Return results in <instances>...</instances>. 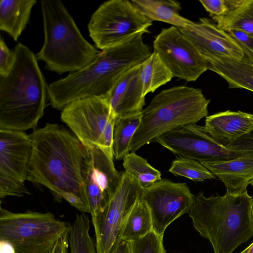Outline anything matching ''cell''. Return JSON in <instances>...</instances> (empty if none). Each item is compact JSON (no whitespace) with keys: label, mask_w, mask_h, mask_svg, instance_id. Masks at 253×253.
<instances>
[{"label":"cell","mask_w":253,"mask_h":253,"mask_svg":"<svg viewBox=\"0 0 253 253\" xmlns=\"http://www.w3.org/2000/svg\"><path fill=\"white\" fill-rule=\"evenodd\" d=\"M201 164L224 184L228 194L240 195L253 183V153L230 160Z\"/></svg>","instance_id":"obj_18"},{"label":"cell","mask_w":253,"mask_h":253,"mask_svg":"<svg viewBox=\"0 0 253 253\" xmlns=\"http://www.w3.org/2000/svg\"><path fill=\"white\" fill-rule=\"evenodd\" d=\"M132 66L130 54L122 46L102 50L88 65L48 85L50 103L59 110L81 99L107 98L117 81Z\"/></svg>","instance_id":"obj_6"},{"label":"cell","mask_w":253,"mask_h":253,"mask_svg":"<svg viewBox=\"0 0 253 253\" xmlns=\"http://www.w3.org/2000/svg\"><path fill=\"white\" fill-rule=\"evenodd\" d=\"M143 187L133 175L123 172L119 184L93 226L97 253H111L122 241V232Z\"/></svg>","instance_id":"obj_11"},{"label":"cell","mask_w":253,"mask_h":253,"mask_svg":"<svg viewBox=\"0 0 253 253\" xmlns=\"http://www.w3.org/2000/svg\"><path fill=\"white\" fill-rule=\"evenodd\" d=\"M116 118L107 99L100 97L74 101L61 113L62 121L84 146H96L113 155Z\"/></svg>","instance_id":"obj_10"},{"label":"cell","mask_w":253,"mask_h":253,"mask_svg":"<svg viewBox=\"0 0 253 253\" xmlns=\"http://www.w3.org/2000/svg\"><path fill=\"white\" fill-rule=\"evenodd\" d=\"M140 199L149 210L153 230L164 236L170 223L189 212L195 196L185 183H175L164 179L143 188Z\"/></svg>","instance_id":"obj_14"},{"label":"cell","mask_w":253,"mask_h":253,"mask_svg":"<svg viewBox=\"0 0 253 253\" xmlns=\"http://www.w3.org/2000/svg\"><path fill=\"white\" fill-rule=\"evenodd\" d=\"M169 171L176 176L186 177L194 181L215 178V175L200 162L179 157L172 161Z\"/></svg>","instance_id":"obj_29"},{"label":"cell","mask_w":253,"mask_h":253,"mask_svg":"<svg viewBox=\"0 0 253 253\" xmlns=\"http://www.w3.org/2000/svg\"><path fill=\"white\" fill-rule=\"evenodd\" d=\"M141 64L125 72L106 98L116 117L134 115L143 111L145 96L140 76Z\"/></svg>","instance_id":"obj_17"},{"label":"cell","mask_w":253,"mask_h":253,"mask_svg":"<svg viewBox=\"0 0 253 253\" xmlns=\"http://www.w3.org/2000/svg\"><path fill=\"white\" fill-rule=\"evenodd\" d=\"M13 51L12 68L0 77V129L25 131L44 115L47 85L33 51L21 43Z\"/></svg>","instance_id":"obj_2"},{"label":"cell","mask_w":253,"mask_h":253,"mask_svg":"<svg viewBox=\"0 0 253 253\" xmlns=\"http://www.w3.org/2000/svg\"><path fill=\"white\" fill-rule=\"evenodd\" d=\"M153 48L173 78L195 81L209 70L208 62L179 28L163 29L153 42Z\"/></svg>","instance_id":"obj_13"},{"label":"cell","mask_w":253,"mask_h":253,"mask_svg":"<svg viewBox=\"0 0 253 253\" xmlns=\"http://www.w3.org/2000/svg\"><path fill=\"white\" fill-rule=\"evenodd\" d=\"M203 57L209 64V70L222 78L231 88L246 89L253 92L252 64L244 59L239 61L216 54Z\"/></svg>","instance_id":"obj_20"},{"label":"cell","mask_w":253,"mask_h":253,"mask_svg":"<svg viewBox=\"0 0 253 253\" xmlns=\"http://www.w3.org/2000/svg\"><path fill=\"white\" fill-rule=\"evenodd\" d=\"M155 142L179 157L201 163L228 161L249 154L243 137L233 141L222 142L211 135L204 126L196 124L169 131Z\"/></svg>","instance_id":"obj_9"},{"label":"cell","mask_w":253,"mask_h":253,"mask_svg":"<svg viewBox=\"0 0 253 253\" xmlns=\"http://www.w3.org/2000/svg\"><path fill=\"white\" fill-rule=\"evenodd\" d=\"M210 102L200 88L180 85L161 91L143 110L129 151L135 152L169 131L196 124L208 116Z\"/></svg>","instance_id":"obj_5"},{"label":"cell","mask_w":253,"mask_h":253,"mask_svg":"<svg viewBox=\"0 0 253 253\" xmlns=\"http://www.w3.org/2000/svg\"><path fill=\"white\" fill-rule=\"evenodd\" d=\"M140 76L145 96L149 92H154L173 78L154 51L141 64Z\"/></svg>","instance_id":"obj_25"},{"label":"cell","mask_w":253,"mask_h":253,"mask_svg":"<svg viewBox=\"0 0 253 253\" xmlns=\"http://www.w3.org/2000/svg\"><path fill=\"white\" fill-rule=\"evenodd\" d=\"M85 147L84 187L93 224L117 189L123 172L116 169L113 154L96 146Z\"/></svg>","instance_id":"obj_15"},{"label":"cell","mask_w":253,"mask_h":253,"mask_svg":"<svg viewBox=\"0 0 253 253\" xmlns=\"http://www.w3.org/2000/svg\"><path fill=\"white\" fill-rule=\"evenodd\" d=\"M70 227L49 211L15 212L0 207V253H50Z\"/></svg>","instance_id":"obj_7"},{"label":"cell","mask_w":253,"mask_h":253,"mask_svg":"<svg viewBox=\"0 0 253 253\" xmlns=\"http://www.w3.org/2000/svg\"><path fill=\"white\" fill-rule=\"evenodd\" d=\"M212 19L219 28L227 32L235 29L253 35V0H244L235 9Z\"/></svg>","instance_id":"obj_27"},{"label":"cell","mask_w":253,"mask_h":253,"mask_svg":"<svg viewBox=\"0 0 253 253\" xmlns=\"http://www.w3.org/2000/svg\"><path fill=\"white\" fill-rule=\"evenodd\" d=\"M35 0H0V29L15 41L21 36L29 20Z\"/></svg>","instance_id":"obj_22"},{"label":"cell","mask_w":253,"mask_h":253,"mask_svg":"<svg viewBox=\"0 0 253 253\" xmlns=\"http://www.w3.org/2000/svg\"><path fill=\"white\" fill-rule=\"evenodd\" d=\"M189 214L195 230L211 243L214 253H232L253 236V197L240 195L196 196Z\"/></svg>","instance_id":"obj_3"},{"label":"cell","mask_w":253,"mask_h":253,"mask_svg":"<svg viewBox=\"0 0 253 253\" xmlns=\"http://www.w3.org/2000/svg\"><path fill=\"white\" fill-rule=\"evenodd\" d=\"M44 41L37 59L59 74L89 64L100 51L83 37L74 20L58 0L41 1Z\"/></svg>","instance_id":"obj_4"},{"label":"cell","mask_w":253,"mask_h":253,"mask_svg":"<svg viewBox=\"0 0 253 253\" xmlns=\"http://www.w3.org/2000/svg\"><path fill=\"white\" fill-rule=\"evenodd\" d=\"M68 234L69 232L56 241L50 253H70Z\"/></svg>","instance_id":"obj_34"},{"label":"cell","mask_w":253,"mask_h":253,"mask_svg":"<svg viewBox=\"0 0 253 253\" xmlns=\"http://www.w3.org/2000/svg\"><path fill=\"white\" fill-rule=\"evenodd\" d=\"M29 135L32 151L27 181L44 186L55 199L89 213L84 187L86 147L58 124L47 123Z\"/></svg>","instance_id":"obj_1"},{"label":"cell","mask_w":253,"mask_h":253,"mask_svg":"<svg viewBox=\"0 0 253 253\" xmlns=\"http://www.w3.org/2000/svg\"><path fill=\"white\" fill-rule=\"evenodd\" d=\"M240 253H253V242Z\"/></svg>","instance_id":"obj_36"},{"label":"cell","mask_w":253,"mask_h":253,"mask_svg":"<svg viewBox=\"0 0 253 253\" xmlns=\"http://www.w3.org/2000/svg\"><path fill=\"white\" fill-rule=\"evenodd\" d=\"M252 66H253V64H252Z\"/></svg>","instance_id":"obj_37"},{"label":"cell","mask_w":253,"mask_h":253,"mask_svg":"<svg viewBox=\"0 0 253 253\" xmlns=\"http://www.w3.org/2000/svg\"><path fill=\"white\" fill-rule=\"evenodd\" d=\"M152 25L127 0L104 2L92 14L88 24L90 38L101 50L114 46L137 34L149 33Z\"/></svg>","instance_id":"obj_8"},{"label":"cell","mask_w":253,"mask_h":253,"mask_svg":"<svg viewBox=\"0 0 253 253\" xmlns=\"http://www.w3.org/2000/svg\"><path fill=\"white\" fill-rule=\"evenodd\" d=\"M123 165L125 171L136 177L143 188L162 179L160 171L135 152L129 153L124 157Z\"/></svg>","instance_id":"obj_28"},{"label":"cell","mask_w":253,"mask_h":253,"mask_svg":"<svg viewBox=\"0 0 253 253\" xmlns=\"http://www.w3.org/2000/svg\"><path fill=\"white\" fill-rule=\"evenodd\" d=\"M244 0H200L199 1L212 17L222 16L238 7Z\"/></svg>","instance_id":"obj_31"},{"label":"cell","mask_w":253,"mask_h":253,"mask_svg":"<svg viewBox=\"0 0 253 253\" xmlns=\"http://www.w3.org/2000/svg\"><path fill=\"white\" fill-rule=\"evenodd\" d=\"M141 113L131 116L116 117L113 139V155L116 159H123L129 153L132 138L141 122Z\"/></svg>","instance_id":"obj_23"},{"label":"cell","mask_w":253,"mask_h":253,"mask_svg":"<svg viewBox=\"0 0 253 253\" xmlns=\"http://www.w3.org/2000/svg\"><path fill=\"white\" fill-rule=\"evenodd\" d=\"M180 29L202 56L216 54L239 61L245 59L243 49L228 33L207 18Z\"/></svg>","instance_id":"obj_16"},{"label":"cell","mask_w":253,"mask_h":253,"mask_svg":"<svg viewBox=\"0 0 253 253\" xmlns=\"http://www.w3.org/2000/svg\"><path fill=\"white\" fill-rule=\"evenodd\" d=\"M153 231L151 214L146 204L140 198L128 214L123 226L122 240L130 242Z\"/></svg>","instance_id":"obj_24"},{"label":"cell","mask_w":253,"mask_h":253,"mask_svg":"<svg viewBox=\"0 0 253 253\" xmlns=\"http://www.w3.org/2000/svg\"><path fill=\"white\" fill-rule=\"evenodd\" d=\"M111 253H131L129 242L122 240L119 245Z\"/></svg>","instance_id":"obj_35"},{"label":"cell","mask_w":253,"mask_h":253,"mask_svg":"<svg viewBox=\"0 0 253 253\" xmlns=\"http://www.w3.org/2000/svg\"><path fill=\"white\" fill-rule=\"evenodd\" d=\"M15 61L13 50H10L2 37L0 39V77L7 75L12 68Z\"/></svg>","instance_id":"obj_33"},{"label":"cell","mask_w":253,"mask_h":253,"mask_svg":"<svg viewBox=\"0 0 253 253\" xmlns=\"http://www.w3.org/2000/svg\"><path fill=\"white\" fill-rule=\"evenodd\" d=\"M228 33L243 49L244 59L253 64V35L235 29L231 30Z\"/></svg>","instance_id":"obj_32"},{"label":"cell","mask_w":253,"mask_h":253,"mask_svg":"<svg viewBox=\"0 0 253 253\" xmlns=\"http://www.w3.org/2000/svg\"><path fill=\"white\" fill-rule=\"evenodd\" d=\"M204 127L222 142L233 141L253 130V114L227 110L208 116Z\"/></svg>","instance_id":"obj_19"},{"label":"cell","mask_w":253,"mask_h":253,"mask_svg":"<svg viewBox=\"0 0 253 253\" xmlns=\"http://www.w3.org/2000/svg\"><path fill=\"white\" fill-rule=\"evenodd\" d=\"M32 151L30 135L0 129V198L31 195L25 185Z\"/></svg>","instance_id":"obj_12"},{"label":"cell","mask_w":253,"mask_h":253,"mask_svg":"<svg viewBox=\"0 0 253 253\" xmlns=\"http://www.w3.org/2000/svg\"><path fill=\"white\" fill-rule=\"evenodd\" d=\"M163 237L153 230L129 242L131 253H166Z\"/></svg>","instance_id":"obj_30"},{"label":"cell","mask_w":253,"mask_h":253,"mask_svg":"<svg viewBox=\"0 0 253 253\" xmlns=\"http://www.w3.org/2000/svg\"><path fill=\"white\" fill-rule=\"evenodd\" d=\"M132 2L150 21L163 22L184 28L193 22L180 14L179 2L172 0H132Z\"/></svg>","instance_id":"obj_21"},{"label":"cell","mask_w":253,"mask_h":253,"mask_svg":"<svg viewBox=\"0 0 253 253\" xmlns=\"http://www.w3.org/2000/svg\"><path fill=\"white\" fill-rule=\"evenodd\" d=\"M90 220L85 213H77L68 234L70 253H97L89 230Z\"/></svg>","instance_id":"obj_26"}]
</instances>
